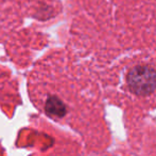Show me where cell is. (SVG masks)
Returning a JSON list of instances; mask_svg holds the SVG:
<instances>
[{"label": "cell", "instance_id": "6da1fadb", "mask_svg": "<svg viewBox=\"0 0 156 156\" xmlns=\"http://www.w3.org/2000/svg\"><path fill=\"white\" fill-rule=\"evenodd\" d=\"M127 85L137 95H149L156 89V72L148 65H139L129 72Z\"/></svg>", "mask_w": 156, "mask_h": 156}]
</instances>
